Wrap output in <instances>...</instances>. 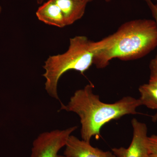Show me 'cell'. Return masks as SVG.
<instances>
[{"instance_id":"6da1fadb","label":"cell","mask_w":157,"mask_h":157,"mask_svg":"<svg viewBox=\"0 0 157 157\" xmlns=\"http://www.w3.org/2000/svg\"><path fill=\"white\" fill-rule=\"evenodd\" d=\"M94 64L104 69L114 59L133 60L143 57L157 46L155 20L136 19L124 23L116 32L95 42Z\"/></svg>"},{"instance_id":"7a4b0ae2","label":"cell","mask_w":157,"mask_h":157,"mask_svg":"<svg viewBox=\"0 0 157 157\" xmlns=\"http://www.w3.org/2000/svg\"><path fill=\"white\" fill-rule=\"evenodd\" d=\"M94 86L86 85L75 91L67 105L61 103L60 110L75 113L80 119L82 139L90 143L93 137H101L102 127L110 121L122 117L139 113L137 109L141 106L139 99L124 97L112 104L104 103L93 92Z\"/></svg>"},{"instance_id":"3957f363","label":"cell","mask_w":157,"mask_h":157,"mask_svg":"<svg viewBox=\"0 0 157 157\" xmlns=\"http://www.w3.org/2000/svg\"><path fill=\"white\" fill-rule=\"evenodd\" d=\"M95 52V42L78 36L70 39L69 48L64 53L48 57L43 67L45 90L48 95L62 103L57 92L60 78L70 70L83 74L94 64Z\"/></svg>"},{"instance_id":"277c9868","label":"cell","mask_w":157,"mask_h":157,"mask_svg":"<svg viewBox=\"0 0 157 157\" xmlns=\"http://www.w3.org/2000/svg\"><path fill=\"white\" fill-rule=\"evenodd\" d=\"M77 128L75 126L39 134L33 142L30 157H59V151L66 146L70 135Z\"/></svg>"},{"instance_id":"5b68a950","label":"cell","mask_w":157,"mask_h":157,"mask_svg":"<svg viewBox=\"0 0 157 157\" xmlns=\"http://www.w3.org/2000/svg\"><path fill=\"white\" fill-rule=\"evenodd\" d=\"M133 137L128 148L114 147L112 152L115 157H149L147 126L134 118L132 121Z\"/></svg>"},{"instance_id":"8992f818","label":"cell","mask_w":157,"mask_h":157,"mask_svg":"<svg viewBox=\"0 0 157 157\" xmlns=\"http://www.w3.org/2000/svg\"><path fill=\"white\" fill-rule=\"evenodd\" d=\"M63 155L67 157H115L112 152L94 147L90 143L71 135L65 146Z\"/></svg>"},{"instance_id":"52a82bcc","label":"cell","mask_w":157,"mask_h":157,"mask_svg":"<svg viewBox=\"0 0 157 157\" xmlns=\"http://www.w3.org/2000/svg\"><path fill=\"white\" fill-rule=\"evenodd\" d=\"M36 15L39 21L48 25L60 28L67 26L60 9L53 0H48L39 7Z\"/></svg>"},{"instance_id":"ba28073f","label":"cell","mask_w":157,"mask_h":157,"mask_svg":"<svg viewBox=\"0 0 157 157\" xmlns=\"http://www.w3.org/2000/svg\"><path fill=\"white\" fill-rule=\"evenodd\" d=\"M60 9L67 26L81 19L85 12L86 0H53Z\"/></svg>"},{"instance_id":"9c48e42d","label":"cell","mask_w":157,"mask_h":157,"mask_svg":"<svg viewBox=\"0 0 157 157\" xmlns=\"http://www.w3.org/2000/svg\"><path fill=\"white\" fill-rule=\"evenodd\" d=\"M138 90L140 94L139 99L142 105L149 109H157V87L145 83L140 86Z\"/></svg>"},{"instance_id":"30bf717a","label":"cell","mask_w":157,"mask_h":157,"mask_svg":"<svg viewBox=\"0 0 157 157\" xmlns=\"http://www.w3.org/2000/svg\"><path fill=\"white\" fill-rule=\"evenodd\" d=\"M151 11L157 26V4H154L151 0H144ZM150 74L157 73V55L151 61L149 64Z\"/></svg>"},{"instance_id":"8fae6325","label":"cell","mask_w":157,"mask_h":157,"mask_svg":"<svg viewBox=\"0 0 157 157\" xmlns=\"http://www.w3.org/2000/svg\"><path fill=\"white\" fill-rule=\"evenodd\" d=\"M149 157H157V135L148 137Z\"/></svg>"},{"instance_id":"7c38bea8","label":"cell","mask_w":157,"mask_h":157,"mask_svg":"<svg viewBox=\"0 0 157 157\" xmlns=\"http://www.w3.org/2000/svg\"><path fill=\"white\" fill-rule=\"evenodd\" d=\"M148 83L157 87V73L150 74Z\"/></svg>"},{"instance_id":"4fadbf2b","label":"cell","mask_w":157,"mask_h":157,"mask_svg":"<svg viewBox=\"0 0 157 157\" xmlns=\"http://www.w3.org/2000/svg\"><path fill=\"white\" fill-rule=\"evenodd\" d=\"M86 2H87L88 3L90 2H92L93 0H86ZM105 2H111L112 0H104Z\"/></svg>"},{"instance_id":"5bb4252c","label":"cell","mask_w":157,"mask_h":157,"mask_svg":"<svg viewBox=\"0 0 157 157\" xmlns=\"http://www.w3.org/2000/svg\"><path fill=\"white\" fill-rule=\"evenodd\" d=\"M43 1H44V0H37V3H38V4H42Z\"/></svg>"},{"instance_id":"9a60e30c","label":"cell","mask_w":157,"mask_h":157,"mask_svg":"<svg viewBox=\"0 0 157 157\" xmlns=\"http://www.w3.org/2000/svg\"><path fill=\"white\" fill-rule=\"evenodd\" d=\"M2 7H1V6H0V14H1V12H2Z\"/></svg>"},{"instance_id":"2e32d148","label":"cell","mask_w":157,"mask_h":157,"mask_svg":"<svg viewBox=\"0 0 157 157\" xmlns=\"http://www.w3.org/2000/svg\"><path fill=\"white\" fill-rule=\"evenodd\" d=\"M59 157H67L66 156H65L64 155H59Z\"/></svg>"},{"instance_id":"e0dca14e","label":"cell","mask_w":157,"mask_h":157,"mask_svg":"<svg viewBox=\"0 0 157 157\" xmlns=\"http://www.w3.org/2000/svg\"></svg>"}]
</instances>
